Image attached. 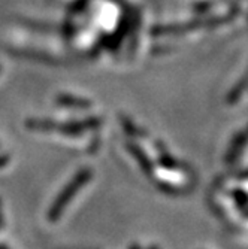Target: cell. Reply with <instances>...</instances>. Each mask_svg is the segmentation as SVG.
I'll use <instances>...</instances> for the list:
<instances>
[{
	"mask_svg": "<svg viewBox=\"0 0 248 249\" xmlns=\"http://www.w3.org/2000/svg\"><path fill=\"white\" fill-rule=\"evenodd\" d=\"M123 127H124V130L129 133V134H136V136H142V133L133 125V123H130L129 120H126V118H123Z\"/></svg>",
	"mask_w": 248,
	"mask_h": 249,
	"instance_id": "8",
	"label": "cell"
},
{
	"mask_svg": "<svg viewBox=\"0 0 248 249\" xmlns=\"http://www.w3.org/2000/svg\"><path fill=\"white\" fill-rule=\"evenodd\" d=\"M61 105H67V106H76V107H88L90 102L82 100V99H71V97H61L60 99Z\"/></svg>",
	"mask_w": 248,
	"mask_h": 249,
	"instance_id": "7",
	"label": "cell"
},
{
	"mask_svg": "<svg viewBox=\"0 0 248 249\" xmlns=\"http://www.w3.org/2000/svg\"><path fill=\"white\" fill-rule=\"evenodd\" d=\"M233 197H235V200H236V203H238L239 209H241L245 215H248V196L244 194L242 191L236 190V191H233Z\"/></svg>",
	"mask_w": 248,
	"mask_h": 249,
	"instance_id": "6",
	"label": "cell"
},
{
	"mask_svg": "<svg viewBox=\"0 0 248 249\" xmlns=\"http://www.w3.org/2000/svg\"><path fill=\"white\" fill-rule=\"evenodd\" d=\"M0 249H8L6 246H3V245H0Z\"/></svg>",
	"mask_w": 248,
	"mask_h": 249,
	"instance_id": "12",
	"label": "cell"
},
{
	"mask_svg": "<svg viewBox=\"0 0 248 249\" xmlns=\"http://www.w3.org/2000/svg\"><path fill=\"white\" fill-rule=\"evenodd\" d=\"M92 176H93V172H92V169H88V167L81 169V170L75 175V178L63 188V191H61V193L57 196V198L54 200L51 209L48 211V221L54 222V221H57V219L61 216V213H63V211L66 209V206L69 205V203L75 198L76 193H78L82 187H85V185L90 182V179H92Z\"/></svg>",
	"mask_w": 248,
	"mask_h": 249,
	"instance_id": "1",
	"label": "cell"
},
{
	"mask_svg": "<svg viewBox=\"0 0 248 249\" xmlns=\"http://www.w3.org/2000/svg\"><path fill=\"white\" fill-rule=\"evenodd\" d=\"M6 163H8V157H6V155L0 158V166H3V164H6Z\"/></svg>",
	"mask_w": 248,
	"mask_h": 249,
	"instance_id": "11",
	"label": "cell"
},
{
	"mask_svg": "<svg viewBox=\"0 0 248 249\" xmlns=\"http://www.w3.org/2000/svg\"><path fill=\"white\" fill-rule=\"evenodd\" d=\"M126 148L129 152H132L134 155V158H136V161L141 164V167L147 172V173H153V164L150 161V158L147 157V154L136 145V143H133V142H127L126 143Z\"/></svg>",
	"mask_w": 248,
	"mask_h": 249,
	"instance_id": "3",
	"label": "cell"
},
{
	"mask_svg": "<svg viewBox=\"0 0 248 249\" xmlns=\"http://www.w3.org/2000/svg\"><path fill=\"white\" fill-rule=\"evenodd\" d=\"M3 224L5 221H3V212H2V203H0V229L3 227Z\"/></svg>",
	"mask_w": 248,
	"mask_h": 249,
	"instance_id": "9",
	"label": "cell"
},
{
	"mask_svg": "<svg viewBox=\"0 0 248 249\" xmlns=\"http://www.w3.org/2000/svg\"><path fill=\"white\" fill-rule=\"evenodd\" d=\"M238 176H239V179H248V169H247L245 172H242V173H239Z\"/></svg>",
	"mask_w": 248,
	"mask_h": 249,
	"instance_id": "10",
	"label": "cell"
},
{
	"mask_svg": "<svg viewBox=\"0 0 248 249\" xmlns=\"http://www.w3.org/2000/svg\"><path fill=\"white\" fill-rule=\"evenodd\" d=\"M151 249H159V248H151Z\"/></svg>",
	"mask_w": 248,
	"mask_h": 249,
	"instance_id": "13",
	"label": "cell"
},
{
	"mask_svg": "<svg viewBox=\"0 0 248 249\" xmlns=\"http://www.w3.org/2000/svg\"><path fill=\"white\" fill-rule=\"evenodd\" d=\"M247 143H248V125L244 130H241L236 134V138L232 141V143L226 152V157H224V161H226L228 164L235 163L239 158V155L242 154V151L245 149Z\"/></svg>",
	"mask_w": 248,
	"mask_h": 249,
	"instance_id": "2",
	"label": "cell"
},
{
	"mask_svg": "<svg viewBox=\"0 0 248 249\" xmlns=\"http://www.w3.org/2000/svg\"><path fill=\"white\" fill-rule=\"evenodd\" d=\"M160 163H162L163 166H166L168 169H171V170H178V172L190 173V170H189L181 161L173 160V158H171L169 155H162V157H160Z\"/></svg>",
	"mask_w": 248,
	"mask_h": 249,
	"instance_id": "5",
	"label": "cell"
},
{
	"mask_svg": "<svg viewBox=\"0 0 248 249\" xmlns=\"http://www.w3.org/2000/svg\"><path fill=\"white\" fill-rule=\"evenodd\" d=\"M248 87V71L245 72V75L241 78V81L233 87V89L229 93L228 96V103H235L236 100H239L241 94L245 91V88Z\"/></svg>",
	"mask_w": 248,
	"mask_h": 249,
	"instance_id": "4",
	"label": "cell"
}]
</instances>
